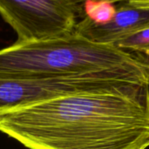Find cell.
<instances>
[{
	"instance_id": "cell-1",
	"label": "cell",
	"mask_w": 149,
	"mask_h": 149,
	"mask_svg": "<svg viewBox=\"0 0 149 149\" xmlns=\"http://www.w3.org/2000/svg\"><path fill=\"white\" fill-rule=\"evenodd\" d=\"M0 132L30 149L149 148V85L68 94L0 111Z\"/></svg>"
},
{
	"instance_id": "cell-2",
	"label": "cell",
	"mask_w": 149,
	"mask_h": 149,
	"mask_svg": "<svg viewBox=\"0 0 149 149\" xmlns=\"http://www.w3.org/2000/svg\"><path fill=\"white\" fill-rule=\"evenodd\" d=\"M79 78L149 85V67L112 45L75 31L57 38L17 41L0 50V79Z\"/></svg>"
},
{
	"instance_id": "cell-3",
	"label": "cell",
	"mask_w": 149,
	"mask_h": 149,
	"mask_svg": "<svg viewBox=\"0 0 149 149\" xmlns=\"http://www.w3.org/2000/svg\"><path fill=\"white\" fill-rule=\"evenodd\" d=\"M81 2L75 0H0V14L17 41L57 38L74 31Z\"/></svg>"
},
{
	"instance_id": "cell-4",
	"label": "cell",
	"mask_w": 149,
	"mask_h": 149,
	"mask_svg": "<svg viewBox=\"0 0 149 149\" xmlns=\"http://www.w3.org/2000/svg\"><path fill=\"white\" fill-rule=\"evenodd\" d=\"M133 85L140 84L127 80L105 79H0V111L68 94L110 90Z\"/></svg>"
},
{
	"instance_id": "cell-5",
	"label": "cell",
	"mask_w": 149,
	"mask_h": 149,
	"mask_svg": "<svg viewBox=\"0 0 149 149\" xmlns=\"http://www.w3.org/2000/svg\"><path fill=\"white\" fill-rule=\"evenodd\" d=\"M148 26L149 8L125 3L118 7L113 17L105 24H97L84 17L77 22L74 31L93 42L113 45Z\"/></svg>"
},
{
	"instance_id": "cell-6",
	"label": "cell",
	"mask_w": 149,
	"mask_h": 149,
	"mask_svg": "<svg viewBox=\"0 0 149 149\" xmlns=\"http://www.w3.org/2000/svg\"><path fill=\"white\" fill-rule=\"evenodd\" d=\"M149 67V26L113 45Z\"/></svg>"
},
{
	"instance_id": "cell-7",
	"label": "cell",
	"mask_w": 149,
	"mask_h": 149,
	"mask_svg": "<svg viewBox=\"0 0 149 149\" xmlns=\"http://www.w3.org/2000/svg\"><path fill=\"white\" fill-rule=\"evenodd\" d=\"M83 2L85 17L97 24H105L111 20L117 10L115 3L107 1L86 0Z\"/></svg>"
},
{
	"instance_id": "cell-8",
	"label": "cell",
	"mask_w": 149,
	"mask_h": 149,
	"mask_svg": "<svg viewBox=\"0 0 149 149\" xmlns=\"http://www.w3.org/2000/svg\"><path fill=\"white\" fill-rule=\"evenodd\" d=\"M124 3L133 6L149 8V0H127Z\"/></svg>"
},
{
	"instance_id": "cell-9",
	"label": "cell",
	"mask_w": 149,
	"mask_h": 149,
	"mask_svg": "<svg viewBox=\"0 0 149 149\" xmlns=\"http://www.w3.org/2000/svg\"><path fill=\"white\" fill-rule=\"evenodd\" d=\"M75 1H79V2H83V1H86V0H75ZM98 1H104V0H98Z\"/></svg>"
},
{
	"instance_id": "cell-10",
	"label": "cell",
	"mask_w": 149,
	"mask_h": 149,
	"mask_svg": "<svg viewBox=\"0 0 149 149\" xmlns=\"http://www.w3.org/2000/svg\"><path fill=\"white\" fill-rule=\"evenodd\" d=\"M137 149H147L146 148H137Z\"/></svg>"
}]
</instances>
